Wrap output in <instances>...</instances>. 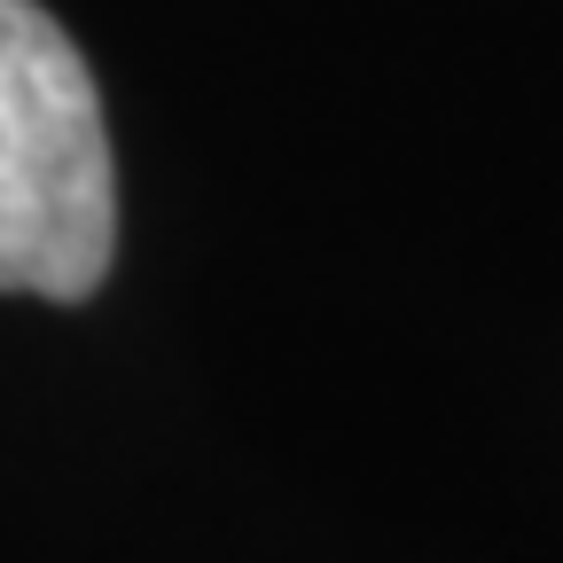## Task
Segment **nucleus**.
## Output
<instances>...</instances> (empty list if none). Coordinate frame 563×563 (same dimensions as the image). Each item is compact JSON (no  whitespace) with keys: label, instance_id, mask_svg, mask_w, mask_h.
Returning <instances> with one entry per match:
<instances>
[{"label":"nucleus","instance_id":"1","mask_svg":"<svg viewBox=\"0 0 563 563\" xmlns=\"http://www.w3.org/2000/svg\"><path fill=\"white\" fill-rule=\"evenodd\" d=\"M118 243L87 55L40 0H0V290L87 298Z\"/></svg>","mask_w":563,"mask_h":563}]
</instances>
